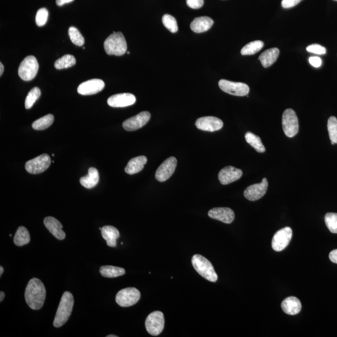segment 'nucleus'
I'll use <instances>...</instances> for the list:
<instances>
[{"label":"nucleus","instance_id":"obj_1","mask_svg":"<svg viewBox=\"0 0 337 337\" xmlns=\"http://www.w3.org/2000/svg\"><path fill=\"white\" fill-rule=\"evenodd\" d=\"M47 291L40 280L33 278L28 283L25 297L27 304L33 310H39L44 305Z\"/></svg>","mask_w":337,"mask_h":337},{"label":"nucleus","instance_id":"obj_2","mask_svg":"<svg viewBox=\"0 0 337 337\" xmlns=\"http://www.w3.org/2000/svg\"><path fill=\"white\" fill-rule=\"evenodd\" d=\"M73 305H74V298L70 291H65L62 296L60 302L56 311L53 325L56 328L63 326L72 315Z\"/></svg>","mask_w":337,"mask_h":337},{"label":"nucleus","instance_id":"obj_3","mask_svg":"<svg viewBox=\"0 0 337 337\" xmlns=\"http://www.w3.org/2000/svg\"><path fill=\"white\" fill-rule=\"evenodd\" d=\"M104 50L108 55L122 56L127 52V42L123 34L113 32L104 43Z\"/></svg>","mask_w":337,"mask_h":337},{"label":"nucleus","instance_id":"obj_4","mask_svg":"<svg viewBox=\"0 0 337 337\" xmlns=\"http://www.w3.org/2000/svg\"><path fill=\"white\" fill-rule=\"evenodd\" d=\"M192 264L197 273L204 278L212 282H216L217 274L213 265L209 260L199 254H195L192 259Z\"/></svg>","mask_w":337,"mask_h":337},{"label":"nucleus","instance_id":"obj_5","mask_svg":"<svg viewBox=\"0 0 337 337\" xmlns=\"http://www.w3.org/2000/svg\"><path fill=\"white\" fill-rule=\"evenodd\" d=\"M39 70L37 59L33 56H28L19 65L18 75L25 81H30L36 77Z\"/></svg>","mask_w":337,"mask_h":337},{"label":"nucleus","instance_id":"obj_6","mask_svg":"<svg viewBox=\"0 0 337 337\" xmlns=\"http://www.w3.org/2000/svg\"><path fill=\"white\" fill-rule=\"evenodd\" d=\"M282 127L283 131L288 138H293L298 133L299 129L298 118L293 109H286L283 113Z\"/></svg>","mask_w":337,"mask_h":337},{"label":"nucleus","instance_id":"obj_7","mask_svg":"<svg viewBox=\"0 0 337 337\" xmlns=\"http://www.w3.org/2000/svg\"><path fill=\"white\" fill-rule=\"evenodd\" d=\"M141 298V293L137 288L129 287L121 290L116 297V302L123 307L134 305Z\"/></svg>","mask_w":337,"mask_h":337},{"label":"nucleus","instance_id":"obj_8","mask_svg":"<svg viewBox=\"0 0 337 337\" xmlns=\"http://www.w3.org/2000/svg\"><path fill=\"white\" fill-rule=\"evenodd\" d=\"M164 317L163 312L155 311L149 314L145 322L147 332L152 336H158L162 333L164 327Z\"/></svg>","mask_w":337,"mask_h":337},{"label":"nucleus","instance_id":"obj_9","mask_svg":"<svg viewBox=\"0 0 337 337\" xmlns=\"http://www.w3.org/2000/svg\"><path fill=\"white\" fill-rule=\"evenodd\" d=\"M51 163L52 161H51L49 155L47 154H42L28 161L25 165V169L30 174H40L49 168Z\"/></svg>","mask_w":337,"mask_h":337},{"label":"nucleus","instance_id":"obj_10","mask_svg":"<svg viewBox=\"0 0 337 337\" xmlns=\"http://www.w3.org/2000/svg\"><path fill=\"white\" fill-rule=\"evenodd\" d=\"M220 89L229 95L244 96L249 94V87L248 84L243 83H236L226 79H221L219 82Z\"/></svg>","mask_w":337,"mask_h":337},{"label":"nucleus","instance_id":"obj_11","mask_svg":"<svg viewBox=\"0 0 337 337\" xmlns=\"http://www.w3.org/2000/svg\"><path fill=\"white\" fill-rule=\"evenodd\" d=\"M291 237H293V230L290 228L286 227L280 229L274 234L272 241V247L275 251L277 252L284 250L289 244Z\"/></svg>","mask_w":337,"mask_h":337},{"label":"nucleus","instance_id":"obj_12","mask_svg":"<svg viewBox=\"0 0 337 337\" xmlns=\"http://www.w3.org/2000/svg\"><path fill=\"white\" fill-rule=\"evenodd\" d=\"M177 160L174 157L167 159L159 167L155 172V179L159 182H164L169 179L173 174L177 166Z\"/></svg>","mask_w":337,"mask_h":337},{"label":"nucleus","instance_id":"obj_13","mask_svg":"<svg viewBox=\"0 0 337 337\" xmlns=\"http://www.w3.org/2000/svg\"><path fill=\"white\" fill-rule=\"evenodd\" d=\"M151 118V114L148 111H143L137 116L127 119L124 122L123 126L127 131H134L145 126Z\"/></svg>","mask_w":337,"mask_h":337},{"label":"nucleus","instance_id":"obj_14","mask_svg":"<svg viewBox=\"0 0 337 337\" xmlns=\"http://www.w3.org/2000/svg\"><path fill=\"white\" fill-rule=\"evenodd\" d=\"M195 126L203 131L214 132L222 129L223 123L219 118L213 116H206L198 119L195 122Z\"/></svg>","mask_w":337,"mask_h":337},{"label":"nucleus","instance_id":"obj_15","mask_svg":"<svg viewBox=\"0 0 337 337\" xmlns=\"http://www.w3.org/2000/svg\"><path fill=\"white\" fill-rule=\"evenodd\" d=\"M105 86L101 79H93L83 82L78 87V93L81 95H92L101 92Z\"/></svg>","mask_w":337,"mask_h":337},{"label":"nucleus","instance_id":"obj_16","mask_svg":"<svg viewBox=\"0 0 337 337\" xmlns=\"http://www.w3.org/2000/svg\"><path fill=\"white\" fill-rule=\"evenodd\" d=\"M268 181L263 178L261 183L249 186L244 191L246 199L251 201H256L261 199L266 193L268 188Z\"/></svg>","mask_w":337,"mask_h":337},{"label":"nucleus","instance_id":"obj_17","mask_svg":"<svg viewBox=\"0 0 337 337\" xmlns=\"http://www.w3.org/2000/svg\"><path fill=\"white\" fill-rule=\"evenodd\" d=\"M136 101L137 98L131 93H121L109 98L107 104L113 107H124L132 105Z\"/></svg>","mask_w":337,"mask_h":337},{"label":"nucleus","instance_id":"obj_18","mask_svg":"<svg viewBox=\"0 0 337 337\" xmlns=\"http://www.w3.org/2000/svg\"><path fill=\"white\" fill-rule=\"evenodd\" d=\"M242 175L241 170L232 166H227L219 172L218 177L222 185H227L239 180Z\"/></svg>","mask_w":337,"mask_h":337},{"label":"nucleus","instance_id":"obj_19","mask_svg":"<svg viewBox=\"0 0 337 337\" xmlns=\"http://www.w3.org/2000/svg\"><path fill=\"white\" fill-rule=\"evenodd\" d=\"M208 216L212 219L219 220L225 223H231L235 219L234 211L228 208L212 209L209 211Z\"/></svg>","mask_w":337,"mask_h":337},{"label":"nucleus","instance_id":"obj_20","mask_svg":"<svg viewBox=\"0 0 337 337\" xmlns=\"http://www.w3.org/2000/svg\"><path fill=\"white\" fill-rule=\"evenodd\" d=\"M44 224L50 233L58 240H63L66 234L63 231V225L58 220L53 217H47L44 219Z\"/></svg>","mask_w":337,"mask_h":337},{"label":"nucleus","instance_id":"obj_21","mask_svg":"<svg viewBox=\"0 0 337 337\" xmlns=\"http://www.w3.org/2000/svg\"><path fill=\"white\" fill-rule=\"evenodd\" d=\"M282 309L288 315L294 316L301 310L302 305L300 300L296 297H289L282 302Z\"/></svg>","mask_w":337,"mask_h":337},{"label":"nucleus","instance_id":"obj_22","mask_svg":"<svg viewBox=\"0 0 337 337\" xmlns=\"http://www.w3.org/2000/svg\"><path fill=\"white\" fill-rule=\"evenodd\" d=\"M214 21L208 16H200L195 18L191 24V29L194 33H201L211 29Z\"/></svg>","mask_w":337,"mask_h":337},{"label":"nucleus","instance_id":"obj_23","mask_svg":"<svg viewBox=\"0 0 337 337\" xmlns=\"http://www.w3.org/2000/svg\"><path fill=\"white\" fill-rule=\"evenodd\" d=\"M102 237L106 240L109 247L115 248L116 240L120 237V232L117 229L111 226H105L101 229Z\"/></svg>","mask_w":337,"mask_h":337},{"label":"nucleus","instance_id":"obj_24","mask_svg":"<svg viewBox=\"0 0 337 337\" xmlns=\"http://www.w3.org/2000/svg\"><path fill=\"white\" fill-rule=\"evenodd\" d=\"M147 161H148V159L144 155L131 159L127 164L125 172L130 175L138 173L142 171Z\"/></svg>","mask_w":337,"mask_h":337},{"label":"nucleus","instance_id":"obj_25","mask_svg":"<svg viewBox=\"0 0 337 337\" xmlns=\"http://www.w3.org/2000/svg\"><path fill=\"white\" fill-rule=\"evenodd\" d=\"M280 54L278 48H273L265 51L259 56V60L263 67L267 69L273 65L277 61Z\"/></svg>","mask_w":337,"mask_h":337},{"label":"nucleus","instance_id":"obj_26","mask_svg":"<svg viewBox=\"0 0 337 337\" xmlns=\"http://www.w3.org/2000/svg\"><path fill=\"white\" fill-rule=\"evenodd\" d=\"M100 179L98 170L95 168H90L88 174L86 176L82 177L80 183L85 188L92 189L98 185Z\"/></svg>","mask_w":337,"mask_h":337},{"label":"nucleus","instance_id":"obj_27","mask_svg":"<svg viewBox=\"0 0 337 337\" xmlns=\"http://www.w3.org/2000/svg\"><path fill=\"white\" fill-rule=\"evenodd\" d=\"M13 241L19 247L28 244L30 241V235L28 229L24 226L19 227L14 236Z\"/></svg>","mask_w":337,"mask_h":337},{"label":"nucleus","instance_id":"obj_28","mask_svg":"<svg viewBox=\"0 0 337 337\" xmlns=\"http://www.w3.org/2000/svg\"><path fill=\"white\" fill-rule=\"evenodd\" d=\"M100 272L102 276L107 277V278H115V277L123 276L126 273L123 268L111 265L102 266Z\"/></svg>","mask_w":337,"mask_h":337},{"label":"nucleus","instance_id":"obj_29","mask_svg":"<svg viewBox=\"0 0 337 337\" xmlns=\"http://www.w3.org/2000/svg\"><path fill=\"white\" fill-rule=\"evenodd\" d=\"M245 138L247 143L250 144L257 152L262 153L265 151V147L263 145L261 140L258 136L255 135L251 132H248L246 133Z\"/></svg>","mask_w":337,"mask_h":337},{"label":"nucleus","instance_id":"obj_30","mask_svg":"<svg viewBox=\"0 0 337 337\" xmlns=\"http://www.w3.org/2000/svg\"><path fill=\"white\" fill-rule=\"evenodd\" d=\"M53 122L54 116L53 115L50 114L33 122L32 127L34 129L42 131V130L46 129L52 126Z\"/></svg>","mask_w":337,"mask_h":337},{"label":"nucleus","instance_id":"obj_31","mask_svg":"<svg viewBox=\"0 0 337 337\" xmlns=\"http://www.w3.org/2000/svg\"><path fill=\"white\" fill-rule=\"evenodd\" d=\"M76 62V59L74 56L66 55L56 61L55 67L57 70L66 69L74 66Z\"/></svg>","mask_w":337,"mask_h":337},{"label":"nucleus","instance_id":"obj_32","mask_svg":"<svg viewBox=\"0 0 337 337\" xmlns=\"http://www.w3.org/2000/svg\"><path fill=\"white\" fill-rule=\"evenodd\" d=\"M263 42L262 41H254L249 42L241 50L242 55H253L259 52L263 47Z\"/></svg>","mask_w":337,"mask_h":337},{"label":"nucleus","instance_id":"obj_33","mask_svg":"<svg viewBox=\"0 0 337 337\" xmlns=\"http://www.w3.org/2000/svg\"><path fill=\"white\" fill-rule=\"evenodd\" d=\"M328 131L332 145L337 144V119L332 116L328 120Z\"/></svg>","mask_w":337,"mask_h":337},{"label":"nucleus","instance_id":"obj_34","mask_svg":"<svg viewBox=\"0 0 337 337\" xmlns=\"http://www.w3.org/2000/svg\"><path fill=\"white\" fill-rule=\"evenodd\" d=\"M41 96V91L38 87H33L28 93L26 100H25V107L26 109H30L34 105L35 102L37 101Z\"/></svg>","mask_w":337,"mask_h":337},{"label":"nucleus","instance_id":"obj_35","mask_svg":"<svg viewBox=\"0 0 337 337\" xmlns=\"http://www.w3.org/2000/svg\"><path fill=\"white\" fill-rule=\"evenodd\" d=\"M69 34L71 41H72L73 44L78 47H83L84 44V39L83 35L77 28L75 27H70Z\"/></svg>","mask_w":337,"mask_h":337},{"label":"nucleus","instance_id":"obj_36","mask_svg":"<svg viewBox=\"0 0 337 337\" xmlns=\"http://www.w3.org/2000/svg\"><path fill=\"white\" fill-rule=\"evenodd\" d=\"M163 23L164 27L171 33H176L178 31V26L176 19L174 17L166 14L163 17Z\"/></svg>","mask_w":337,"mask_h":337},{"label":"nucleus","instance_id":"obj_37","mask_svg":"<svg viewBox=\"0 0 337 337\" xmlns=\"http://www.w3.org/2000/svg\"><path fill=\"white\" fill-rule=\"evenodd\" d=\"M325 222L332 233L337 234V213H327L325 215Z\"/></svg>","mask_w":337,"mask_h":337},{"label":"nucleus","instance_id":"obj_38","mask_svg":"<svg viewBox=\"0 0 337 337\" xmlns=\"http://www.w3.org/2000/svg\"><path fill=\"white\" fill-rule=\"evenodd\" d=\"M48 11L46 8H42L37 11L36 15V24L38 27H43L47 24Z\"/></svg>","mask_w":337,"mask_h":337},{"label":"nucleus","instance_id":"obj_39","mask_svg":"<svg viewBox=\"0 0 337 337\" xmlns=\"http://www.w3.org/2000/svg\"><path fill=\"white\" fill-rule=\"evenodd\" d=\"M307 51L308 52L315 53L317 55H325L326 53L325 48L318 44L310 45V46L307 47Z\"/></svg>","mask_w":337,"mask_h":337},{"label":"nucleus","instance_id":"obj_40","mask_svg":"<svg viewBox=\"0 0 337 337\" xmlns=\"http://www.w3.org/2000/svg\"><path fill=\"white\" fill-rule=\"evenodd\" d=\"M186 3L192 9H199L204 5V0H186Z\"/></svg>","mask_w":337,"mask_h":337},{"label":"nucleus","instance_id":"obj_41","mask_svg":"<svg viewBox=\"0 0 337 337\" xmlns=\"http://www.w3.org/2000/svg\"><path fill=\"white\" fill-rule=\"evenodd\" d=\"M302 0H282V7L284 8H290L298 5Z\"/></svg>","mask_w":337,"mask_h":337},{"label":"nucleus","instance_id":"obj_42","mask_svg":"<svg viewBox=\"0 0 337 337\" xmlns=\"http://www.w3.org/2000/svg\"><path fill=\"white\" fill-rule=\"evenodd\" d=\"M308 61H309V63L311 66L315 68H319L321 66L322 63L321 58L317 57V56H311V57L308 59Z\"/></svg>","mask_w":337,"mask_h":337},{"label":"nucleus","instance_id":"obj_43","mask_svg":"<svg viewBox=\"0 0 337 337\" xmlns=\"http://www.w3.org/2000/svg\"><path fill=\"white\" fill-rule=\"evenodd\" d=\"M329 259L333 263H336L337 264V249L330 252Z\"/></svg>","mask_w":337,"mask_h":337},{"label":"nucleus","instance_id":"obj_44","mask_svg":"<svg viewBox=\"0 0 337 337\" xmlns=\"http://www.w3.org/2000/svg\"><path fill=\"white\" fill-rule=\"evenodd\" d=\"M73 1H74V0H56V5L59 6V7H61V6H63L64 4H69V3Z\"/></svg>","mask_w":337,"mask_h":337},{"label":"nucleus","instance_id":"obj_45","mask_svg":"<svg viewBox=\"0 0 337 337\" xmlns=\"http://www.w3.org/2000/svg\"><path fill=\"white\" fill-rule=\"evenodd\" d=\"M0 76H2L3 73L4 72V66L3 65L2 63H0Z\"/></svg>","mask_w":337,"mask_h":337},{"label":"nucleus","instance_id":"obj_46","mask_svg":"<svg viewBox=\"0 0 337 337\" xmlns=\"http://www.w3.org/2000/svg\"><path fill=\"white\" fill-rule=\"evenodd\" d=\"M5 294L4 293V291H1V293H0V302H2L3 300H4L5 298Z\"/></svg>","mask_w":337,"mask_h":337},{"label":"nucleus","instance_id":"obj_47","mask_svg":"<svg viewBox=\"0 0 337 337\" xmlns=\"http://www.w3.org/2000/svg\"><path fill=\"white\" fill-rule=\"evenodd\" d=\"M4 267H2V266H1V267H0V277H2L3 273H4Z\"/></svg>","mask_w":337,"mask_h":337},{"label":"nucleus","instance_id":"obj_48","mask_svg":"<svg viewBox=\"0 0 337 337\" xmlns=\"http://www.w3.org/2000/svg\"><path fill=\"white\" fill-rule=\"evenodd\" d=\"M117 335H107V337H117Z\"/></svg>","mask_w":337,"mask_h":337},{"label":"nucleus","instance_id":"obj_49","mask_svg":"<svg viewBox=\"0 0 337 337\" xmlns=\"http://www.w3.org/2000/svg\"><path fill=\"white\" fill-rule=\"evenodd\" d=\"M127 53L128 54V55H130V52H127Z\"/></svg>","mask_w":337,"mask_h":337},{"label":"nucleus","instance_id":"obj_50","mask_svg":"<svg viewBox=\"0 0 337 337\" xmlns=\"http://www.w3.org/2000/svg\"><path fill=\"white\" fill-rule=\"evenodd\" d=\"M336 1H337V0H336Z\"/></svg>","mask_w":337,"mask_h":337}]
</instances>
